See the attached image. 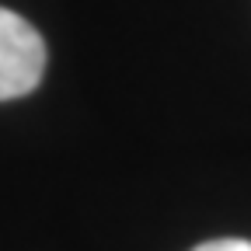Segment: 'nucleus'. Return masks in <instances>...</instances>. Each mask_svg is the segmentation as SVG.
<instances>
[{
    "label": "nucleus",
    "mask_w": 251,
    "mask_h": 251,
    "mask_svg": "<svg viewBox=\"0 0 251 251\" xmlns=\"http://www.w3.org/2000/svg\"><path fill=\"white\" fill-rule=\"evenodd\" d=\"M46 39L21 14L0 7V101L31 94L46 74Z\"/></svg>",
    "instance_id": "1"
},
{
    "label": "nucleus",
    "mask_w": 251,
    "mask_h": 251,
    "mask_svg": "<svg viewBox=\"0 0 251 251\" xmlns=\"http://www.w3.org/2000/svg\"><path fill=\"white\" fill-rule=\"evenodd\" d=\"M192 251H251V241H241V237H216V241L196 244Z\"/></svg>",
    "instance_id": "2"
}]
</instances>
